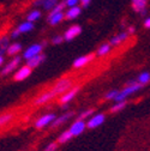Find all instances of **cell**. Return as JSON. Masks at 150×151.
<instances>
[{"label": "cell", "instance_id": "obj_31", "mask_svg": "<svg viewBox=\"0 0 150 151\" xmlns=\"http://www.w3.org/2000/svg\"><path fill=\"white\" fill-rule=\"evenodd\" d=\"M64 3H65V7H73V6H77L78 3H79V0H64Z\"/></svg>", "mask_w": 150, "mask_h": 151}, {"label": "cell", "instance_id": "obj_12", "mask_svg": "<svg viewBox=\"0 0 150 151\" xmlns=\"http://www.w3.org/2000/svg\"><path fill=\"white\" fill-rule=\"evenodd\" d=\"M105 120H106L105 114H102V113H99V114L94 115V116L87 122V127H88V128H96V127H99L100 125H102V124L105 122Z\"/></svg>", "mask_w": 150, "mask_h": 151}, {"label": "cell", "instance_id": "obj_23", "mask_svg": "<svg viewBox=\"0 0 150 151\" xmlns=\"http://www.w3.org/2000/svg\"><path fill=\"white\" fill-rule=\"evenodd\" d=\"M110 49H112V46H110L109 43H103V45H101L100 48L97 49L96 55H97V56H105V55H107V54L110 52Z\"/></svg>", "mask_w": 150, "mask_h": 151}, {"label": "cell", "instance_id": "obj_20", "mask_svg": "<svg viewBox=\"0 0 150 151\" xmlns=\"http://www.w3.org/2000/svg\"><path fill=\"white\" fill-rule=\"evenodd\" d=\"M21 50H22V45L18 43V42H14V43H10V46H9L6 53H7L9 55H12V56H13V55H17Z\"/></svg>", "mask_w": 150, "mask_h": 151}, {"label": "cell", "instance_id": "obj_17", "mask_svg": "<svg viewBox=\"0 0 150 151\" xmlns=\"http://www.w3.org/2000/svg\"><path fill=\"white\" fill-rule=\"evenodd\" d=\"M128 37V34H127V31H124V32H120V34H118V35H115V36H113L110 39V41H109V45L110 46H119V45H121L124 41H126V39Z\"/></svg>", "mask_w": 150, "mask_h": 151}, {"label": "cell", "instance_id": "obj_28", "mask_svg": "<svg viewBox=\"0 0 150 151\" xmlns=\"http://www.w3.org/2000/svg\"><path fill=\"white\" fill-rule=\"evenodd\" d=\"M64 7H65V3L61 1V3H58L57 5H55L50 11L49 13H57V12H64Z\"/></svg>", "mask_w": 150, "mask_h": 151}, {"label": "cell", "instance_id": "obj_32", "mask_svg": "<svg viewBox=\"0 0 150 151\" xmlns=\"http://www.w3.org/2000/svg\"><path fill=\"white\" fill-rule=\"evenodd\" d=\"M63 41H64V37L61 35H57V36H54L52 39V43L53 45H60Z\"/></svg>", "mask_w": 150, "mask_h": 151}, {"label": "cell", "instance_id": "obj_35", "mask_svg": "<svg viewBox=\"0 0 150 151\" xmlns=\"http://www.w3.org/2000/svg\"><path fill=\"white\" fill-rule=\"evenodd\" d=\"M19 35H21V32L18 31V29H16V30H13V31L11 32V37H12V39H17V37L19 36Z\"/></svg>", "mask_w": 150, "mask_h": 151}, {"label": "cell", "instance_id": "obj_10", "mask_svg": "<svg viewBox=\"0 0 150 151\" xmlns=\"http://www.w3.org/2000/svg\"><path fill=\"white\" fill-rule=\"evenodd\" d=\"M79 91V86H74V88H71L69 91H66L65 93H63L61 97H60V103L63 104H67L71 100H73L76 97V95Z\"/></svg>", "mask_w": 150, "mask_h": 151}, {"label": "cell", "instance_id": "obj_34", "mask_svg": "<svg viewBox=\"0 0 150 151\" xmlns=\"http://www.w3.org/2000/svg\"><path fill=\"white\" fill-rule=\"evenodd\" d=\"M48 1V0H34V6L35 7H39V6H42L43 3Z\"/></svg>", "mask_w": 150, "mask_h": 151}, {"label": "cell", "instance_id": "obj_26", "mask_svg": "<svg viewBox=\"0 0 150 151\" xmlns=\"http://www.w3.org/2000/svg\"><path fill=\"white\" fill-rule=\"evenodd\" d=\"M125 107H126V101L117 102L114 106H112V107H110V113H118V111L123 110Z\"/></svg>", "mask_w": 150, "mask_h": 151}, {"label": "cell", "instance_id": "obj_33", "mask_svg": "<svg viewBox=\"0 0 150 151\" xmlns=\"http://www.w3.org/2000/svg\"><path fill=\"white\" fill-rule=\"evenodd\" d=\"M57 146H58L57 143H50V144L45 149V151H55V150H57Z\"/></svg>", "mask_w": 150, "mask_h": 151}, {"label": "cell", "instance_id": "obj_19", "mask_svg": "<svg viewBox=\"0 0 150 151\" xmlns=\"http://www.w3.org/2000/svg\"><path fill=\"white\" fill-rule=\"evenodd\" d=\"M34 23L32 22H28V21H25V22H23V23H21L19 25H18V31H19L21 34H25V32H29V31H31L32 29H34Z\"/></svg>", "mask_w": 150, "mask_h": 151}, {"label": "cell", "instance_id": "obj_25", "mask_svg": "<svg viewBox=\"0 0 150 151\" xmlns=\"http://www.w3.org/2000/svg\"><path fill=\"white\" fill-rule=\"evenodd\" d=\"M71 138H72V134L70 133V131H69V129H67V131H64L63 133L59 136V138H58V143H60V144H64V143L69 142Z\"/></svg>", "mask_w": 150, "mask_h": 151}, {"label": "cell", "instance_id": "obj_38", "mask_svg": "<svg viewBox=\"0 0 150 151\" xmlns=\"http://www.w3.org/2000/svg\"><path fill=\"white\" fill-rule=\"evenodd\" d=\"M135 31H136V29H135V27H128V30H127V34L130 35V34H135Z\"/></svg>", "mask_w": 150, "mask_h": 151}, {"label": "cell", "instance_id": "obj_16", "mask_svg": "<svg viewBox=\"0 0 150 151\" xmlns=\"http://www.w3.org/2000/svg\"><path fill=\"white\" fill-rule=\"evenodd\" d=\"M73 116V113L72 111H69V113H65V114H63L61 116H58V118H55V120L50 124V127L52 128H55V127H58L63 124H65L67 120H70L71 118Z\"/></svg>", "mask_w": 150, "mask_h": 151}, {"label": "cell", "instance_id": "obj_3", "mask_svg": "<svg viewBox=\"0 0 150 151\" xmlns=\"http://www.w3.org/2000/svg\"><path fill=\"white\" fill-rule=\"evenodd\" d=\"M43 45L42 43H35V45H31L29 48L25 49V52L23 53V58L29 60L30 58H32V56L35 55H39L42 53V49H43Z\"/></svg>", "mask_w": 150, "mask_h": 151}, {"label": "cell", "instance_id": "obj_7", "mask_svg": "<svg viewBox=\"0 0 150 151\" xmlns=\"http://www.w3.org/2000/svg\"><path fill=\"white\" fill-rule=\"evenodd\" d=\"M95 56H96V54H92V53L87 54V55H82L73 61V67H76V68L84 67L85 65H88V63H90L95 59Z\"/></svg>", "mask_w": 150, "mask_h": 151}, {"label": "cell", "instance_id": "obj_30", "mask_svg": "<svg viewBox=\"0 0 150 151\" xmlns=\"http://www.w3.org/2000/svg\"><path fill=\"white\" fill-rule=\"evenodd\" d=\"M118 90H110L109 92H107L106 93V96H105V99L106 100H114L115 99V96L118 95Z\"/></svg>", "mask_w": 150, "mask_h": 151}, {"label": "cell", "instance_id": "obj_27", "mask_svg": "<svg viewBox=\"0 0 150 151\" xmlns=\"http://www.w3.org/2000/svg\"><path fill=\"white\" fill-rule=\"evenodd\" d=\"M13 115L11 114V113H9V114H4V115H0V127L9 124L11 120H12Z\"/></svg>", "mask_w": 150, "mask_h": 151}, {"label": "cell", "instance_id": "obj_11", "mask_svg": "<svg viewBox=\"0 0 150 151\" xmlns=\"http://www.w3.org/2000/svg\"><path fill=\"white\" fill-rule=\"evenodd\" d=\"M30 74H31V68H30L29 66H27V65H25V66L21 67L19 70H18V71L14 73L13 79H14V81H17V82H22V81L27 79Z\"/></svg>", "mask_w": 150, "mask_h": 151}, {"label": "cell", "instance_id": "obj_29", "mask_svg": "<svg viewBox=\"0 0 150 151\" xmlns=\"http://www.w3.org/2000/svg\"><path fill=\"white\" fill-rule=\"evenodd\" d=\"M92 113H94V109H88V110H85V111L81 113L79 116H78V120H85L88 116L92 115Z\"/></svg>", "mask_w": 150, "mask_h": 151}, {"label": "cell", "instance_id": "obj_18", "mask_svg": "<svg viewBox=\"0 0 150 151\" xmlns=\"http://www.w3.org/2000/svg\"><path fill=\"white\" fill-rule=\"evenodd\" d=\"M65 18L64 12H57V13H49L48 16V23L50 25H57L59 23H61V21Z\"/></svg>", "mask_w": 150, "mask_h": 151}, {"label": "cell", "instance_id": "obj_1", "mask_svg": "<svg viewBox=\"0 0 150 151\" xmlns=\"http://www.w3.org/2000/svg\"><path fill=\"white\" fill-rule=\"evenodd\" d=\"M142 84H138V83H136V84H133V85H127L126 88H124L121 91H119L118 92V95L115 96V99H114V101L115 102H120V101H125V99L126 97H128V96H131L132 93H135V92H137L138 90H141L142 89Z\"/></svg>", "mask_w": 150, "mask_h": 151}, {"label": "cell", "instance_id": "obj_36", "mask_svg": "<svg viewBox=\"0 0 150 151\" xmlns=\"http://www.w3.org/2000/svg\"><path fill=\"white\" fill-rule=\"evenodd\" d=\"M79 1H81L83 7H88L90 5V3H91V0H79Z\"/></svg>", "mask_w": 150, "mask_h": 151}, {"label": "cell", "instance_id": "obj_4", "mask_svg": "<svg viewBox=\"0 0 150 151\" xmlns=\"http://www.w3.org/2000/svg\"><path fill=\"white\" fill-rule=\"evenodd\" d=\"M81 32H82V28H81V25L74 24V25H71V27L64 32L63 37H64V40H65V41H72V40L76 39L77 36H79Z\"/></svg>", "mask_w": 150, "mask_h": 151}, {"label": "cell", "instance_id": "obj_37", "mask_svg": "<svg viewBox=\"0 0 150 151\" xmlns=\"http://www.w3.org/2000/svg\"><path fill=\"white\" fill-rule=\"evenodd\" d=\"M144 27H145L146 29H150V17H148L144 21Z\"/></svg>", "mask_w": 150, "mask_h": 151}, {"label": "cell", "instance_id": "obj_14", "mask_svg": "<svg viewBox=\"0 0 150 151\" xmlns=\"http://www.w3.org/2000/svg\"><path fill=\"white\" fill-rule=\"evenodd\" d=\"M45 60H46V55L43 53H41L39 55H35V56H32V58H30L28 60V63H27V66H29L32 70V68H35L37 66H40Z\"/></svg>", "mask_w": 150, "mask_h": 151}, {"label": "cell", "instance_id": "obj_8", "mask_svg": "<svg viewBox=\"0 0 150 151\" xmlns=\"http://www.w3.org/2000/svg\"><path fill=\"white\" fill-rule=\"evenodd\" d=\"M21 61H22V58H19V56H13V59L7 65L4 66V68L1 70L0 74H1V76H6V74L13 72V70H16L18 67V65L21 64Z\"/></svg>", "mask_w": 150, "mask_h": 151}, {"label": "cell", "instance_id": "obj_15", "mask_svg": "<svg viewBox=\"0 0 150 151\" xmlns=\"http://www.w3.org/2000/svg\"><path fill=\"white\" fill-rule=\"evenodd\" d=\"M81 13H82V9L79 6H73V7L67 9V11L64 13V16L67 21H72V19H76L77 17H79Z\"/></svg>", "mask_w": 150, "mask_h": 151}, {"label": "cell", "instance_id": "obj_24", "mask_svg": "<svg viewBox=\"0 0 150 151\" xmlns=\"http://www.w3.org/2000/svg\"><path fill=\"white\" fill-rule=\"evenodd\" d=\"M137 82L142 85L144 84H148L150 82V73L149 72H142L139 76H138V78H137Z\"/></svg>", "mask_w": 150, "mask_h": 151}, {"label": "cell", "instance_id": "obj_13", "mask_svg": "<svg viewBox=\"0 0 150 151\" xmlns=\"http://www.w3.org/2000/svg\"><path fill=\"white\" fill-rule=\"evenodd\" d=\"M55 96V93L53 92V90H49V91H47V92H45V93H42V95H40L37 99H35V101H34V104H36V106H40V104H43V103H47L48 101H50L52 99H54Z\"/></svg>", "mask_w": 150, "mask_h": 151}, {"label": "cell", "instance_id": "obj_2", "mask_svg": "<svg viewBox=\"0 0 150 151\" xmlns=\"http://www.w3.org/2000/svg\"><path fill=\"white\" fill-rule=\"evenodd\" d=\"M72 88V79L70 78H63L59 82L55 83V85L53 86V92L55 95H63L66 91H69Z\"/></svg>", "mask_w": 150, "mask_h": 151}, {"label": "cell", "instance_id": "obj_39", "mask_svg": "<svg viewBox=\"0 0 150 151\" xmlns=\"http://www.w3.org/2000/svg\"><path fill=\"white\" fill-rule=\"evenodd\" d=\"M4 64V58H3V55H0V66H1Z\"/></svg>", "mask_w": 150, "mask_h": 151}, {"label": "cell", "instance_id": "obj_5", "mask_svg": "<svg viewBox=\"0 0 150 151\" xmlns=\"http://www.w3.org/2000/svg\"><path fill=\"white\" fill-rule=\"evenodd\" d=\"M85 127H87V122L84 120H78L77 119L76 121L71 125L69 131H70V133L72 134V137H76V136H79L81 133H83Z\"/></svg>", "mask_w": 150, "mask_h": 151}, {"label": "cell", "instance_id": "obj_21", "mask_svg": "<svg viewBox=\"0 0 150 151\" xmlns=\"http://www.w3.org/2000/svg\"><path fill=\"white\" fill-rule=\"evenodd\" d=\"M41 18V11L40 10H37V9H34L32 11H30L27 16V21L28 22H32L35 23L36 21H39Z\"/></svg>", "mask_w": 150, "mask_h": 151}, {"label": "cell", "instance_id": "obj_9", "mask_svg": "<svg viewBox=\"0 0 150 151\" xmlns=\"http://www.w3.org/2000/svg\"><path fill=\"white\" fill-rule=\"evenodd\" d=\"M132 4V9L139 13L141 16L146 14V5H148V0H131Z\"/></svg>", "mask_w": 150, "mask_h": 151}, {"label": "cell", "instance_id": "obj_22", "mask_svg": "<svg viewBox=\"0 0 150 151\" xmlns=\"http://www.w3.org/2000/svg\"><path fill=\"white\" fill-rule=\"evenodd\" d=\"M10 46V39L7 36H4L0 39V55H3L4 53H6L7 48Z\"/></svg>", "mask_w": 150, "mask_h": 151}, {"label": "cell", "instance_id": "obj_6", "mask_svg": "<svg viewBox=\"0 0 150 151\" xmlns=\"http://www.w3.org/2000/svg\"><path fill=\"white\" fill-rule=\"evenodd\" d=\"M55 114L54 113H49V114H46V115H42L41 118H39L35 122V127L36 128H43L48 125H50L54 120H55Z\"/></svg>", "mask_w": 150, "mask_h": 151}]
</instances>
